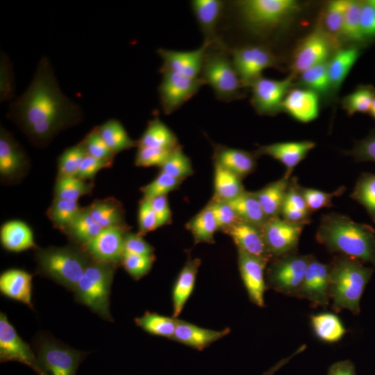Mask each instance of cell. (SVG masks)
Segmentation results:
<instances>
[{
	"label": "cell",
	"instance_id": "61",
	"mask_svg": "<svg viewBox=\"0 0 375 375\" xmlns=\"http://www.w3.org/2000/svg\"><path fill=\"white\" fill-rule=\"evenodd\" d=\"M149 199L156 216L158 227L167 224L172 216L167 197H158Z\"/></svg>",
	"mask_w": 375,
	"mask_h": 375
},
{
	"label": "cell",
	"instance_id": "47",
	"mask_svg": "<svg viewBox=\"0 0 375 375\" xmlns=\"http://www.w3.org/2000/svg\"><path fill=\"white\" fill-rule=\"evenodd\" d=\"M188 228L196 242H213L214 234L219 227L210 206L191 220L188 224Z\"/></svg>",
	"mask_w": 375,
	"mask_h": 375
},
{
	"label": "cell",
	"instance_id": "19",
	"mask_svg": "<svg viewBox=\"0 0 375 375\" xmlns=\"http://www.w3.org/2000/svg\"><path fill=\"white\" fill-rule=\"evenodd\" d=\"M329 265L312 258L297 297L308 300L315 307L329 302Z\"/></svg>",
	"mask_w": 375,
	"mask_h": 375
},
{
	"label": "cell",
	"instance_id": "43",
	"mask_svg": "<svg viewBox=\"0 0 375 375\" xmlns=\"http://www.w3.org/2000/svg\"><path fill=\"white\" fill-rule=\"evenodd\" d=\"M375 99V88L372 85H360L345 96L342 106L349 115L357 112L369 113Z\"/></svg>",
	"mask_w": 375,
	"mask_h": 375
},
{
	"label": "cell",
	"instance_id": "62",
	"mask_svg": "<svg viewBox=\"0 0 375 375\" xmlns=\"http://www.w3.org/2000/svg\"><path fill=\"white\" fill-rule=\"evenodd\" d=\"M328 375H356L353 365L349 361H342L333 365Z\"/></svg>",
	"mask_w": 375,
	"mask_h": 375
},
{
	"label": "cell",
	"instance_id": "53",
	"mask_svg": "<svg viewBox=\"0 0 375 375\" xmlns=\"http://www.w3.org/2000/svg\"><path fill=\"white\" fill-rule=\"evenodd\" d=\"M153 261L154 256H147L124 253L121 264L132 278L138 280L148 274Z\"/></svg>",
	"mask_w": 375,
	"mask_h": 375
},
{
	"label": "cell",
	"instance_id": "44",
	"mask_svg": "<svg viewBox=\"0 0 375 375\" xmlns=\"http://www.w3.org/2000/svg\"><path fill=\"white\" fill-rule=\"evenodd\" d=\"M90 182L76 176L57 177L54 187V198L76 201L92 191Z\"/></svg>",
	"mask_w": 375,
	"mask_h": 375
},
{
	"label": "cell",
	"instance_id": "22",
	"mask_svg": "<svg viewBox=\"0 0 375 375\" xmlns=\"http://www.w3.org/2000/svg\"><path fill=\"white\" fill-rule=\"evenodd\" d=\"M224 230L231 237L238 250L267 261L272 258L261 228L239 220Z\"/></svg>",
	"mask_w": 375,
	"mask_h": 375
},
{
	"label": "cell",
	"instance_id": "41",
	"mask_svg": "<svg viewBox=\"0 0 375 375\" xmlns=\"http://www.w3.org/2000/svg\"><path fill=\"white\" fill-rule=\"evenodd\" d=\"M135 324L145 332L172 340L177 324V318L156 312H145L135 319Z\"/></svg>",
	"mask_w": 375,
	"mask_h": 375
},
{
	"label": "cell",
	"instance_id": "7",
	"mask_svg": "<svg viewBox=\"0 0 375 375\" xmlns=\"http://www.w3.org/2000/svg\"><path fill=\"white\" fill-rule=\"evenodd\" d=\"M115 267L92 260L74 290L76 301L108 321L112 320L109 306Z\"/></svg>",
	"mask_w": 375,
	"mask_h": 375
},
{
	"label": "cell",
	"instance_id": "63",
	"mask_svg": "<svg viewBox=\"0 0 375 375\" xmlns=\"http://www.w3.org/2000/svg\"><path fill=\"white\" fill-rule=\"evenodd\" d=\"M306 345H302L294 353L291 354L287 358L281 359L272 367H271L269 369L265 371L262 375H274L278 370H279L281 367L286 365L296 355H298L303 352L306 349Z\"/></svg>",
	"mask_w": 375,
	"mask_h": 375
},
{
	"label": "cell",
	"instance_id": "9",
	"mask_svg": "<svg viewBox=\"0 0 375 375\" xmlns=\"http://www.w3.org/2000/svg\"><path fill=\"white\" fill-rule=\"evenodd\" d=\"M234 67L244 88L262 77L263 70L278 67L275 55L266 47L247 44L229 49Z\"/></svg>",
	"mask_w": 375,
	"mask_h": 375
},
{
	"label": "cell",
	"instance_id": "23",
	"mask_svg": "<svg viewBox=\"0 0 375 375\" xmlns=\"http://www.w3.org/2000/svg\"><path fill=\"white\" fill-rule=\"evenodd\" d=\"M190 4L203 35V41L210 44L219 41L217 30L225 10L226 2L222 0H192Z\"/></svg>",
	"mask_w": 375,
	"mask_h": 375
},
{
	"label": "cell",
	"instance_id": "40",
	"mask_svg": "<svg viewBox=\"0 0 375 375\" xmlns=\"http://www.w3.org/2000/svg\"><path fill=\"white\" fill-rule=\"evenodd\" d=\"M327 61L309 68L299 74L301 87L315 92L319 97L326 99L333 95L328 74Z\"/></svg>",
	"mask_w": 375,
	"mask_h": 375
},
{
	"label": "cell",
	"instance_id": "8",
	"mask_svg": "<svg viewBox=\"0 0 375 375\" xmlns=\"http://www.w3.org/2000/svg\"><path fill=\"white\" fill-rule=\"evenodd\" d=\"M34 351L41 375H76L80 364L90 353L45 335L36 339Z\"/></svg>",
	"mask_w": 375,
	"mask_h": 375
},
{
	"label": "cell",
	"instance_id": "54",
	"mask_svg": "<svg viewBox=\"0 0 375 375\" xmlns=\"http://www.w3.org/2000/svg\"><path fill=\"white\" fill-rule=\"evenodd\" d=\"M173 150L174 149H165L138 147L135 158V165L139 167L159 166L160 167Z\"/></svg>",
	"mask_w": 375,
	"mask_h": 375
},
{
	"label": "cell",
	"instance_id": "24",
	"mask_svg": "<svg viewBox=\"0 0 375 375\" xmlns=\"http://www.w3.org/2000/svg\"><path fill=\"white\" fill-rule=\"evenodd\" d=\"M315 145L310 140L276 142L260 147L256 152L280 161L286 167V174L290 176L294 168Z\"/></svg>",
	"mask_w": 375,
	"mask_h": 375
},
{
	"label": "cell",
	"instance_id": "35",
	"mask_svg": "<svg viewBox=\"0 0 375 375\" xmlns=\"http://www.w3.org/2000/svg\"><path fill=\"white\" fill-rule=\"evenodd\" d=\"M228 203L241 221L261 228L268 219L253 192L244 191Z\"/></svg>",
	"mask_w": 375,
	"mask_h": 375
},
{
	"label": "cell",
	"instance_id": "48",
	"mask_svg": "<svg viewBox=\"0 0 375 375\" xmlns=\"http://www.w3.org/2000/svg\"><path fill=\"white\" fill-rule=\"evenodd\" d=\"M87 156L81 142L64 150L58 159V176H76L81 164Z\"/></svg>",
	"mask_w": 375,
	"mask_h": 375
},
{
	"label": "cell",
	"instance_id": "38",
	"mask_svg": "<svg viewBox=\"0 0 375 375\" xmlns=\"http://www.w3.org/2000/svg\"><path fill=\"white\" fill-rule=\"evenodd\" d=\"M310 323L313 331L320 340L336 342L346 333V329L340 318L330 312L311 315Z\"/></svg>",
	"mask_w": 375,
	"mask_h": 375
},
{
	"label": "cell",
	"instance_id": "18",
	"mask_svg": "<svg viewBox=\"0 0 375 375\" xmlns=\"http://www.w3.org/2000/svg\"><path fill=\"white\" fill-rule=\"evenodd\" d=\"M268 261L238 250V267L250 301L255 305L265 306L266 290L265 269Z\"/></svg>",
	"mask_w": 375,
	"mask_h": 375
},
{
	"label": "cell",
	"instance_id": "36",
	"mask_svg": "<svg viewBox=\"0 0 375 375\" xmlns=\"http://www.w3.org/2000/svg\"><path fill=\"white\" fill-rule=\"evenodd\" d=\"M97 128L105 143L115 154L137 147V141L129 136L123 124L116 119H108Z\"/></svg>",
	"mask_w": 375,
	"mask_h": 375
},
{
	"label": "cell",
	"instance_id": "2",
	"mask_svg": "<svg viewBox=\"0 0 375 375\" xmlns=\"http://www.w3.org/2000/svg\"><path fill=\"white\" fill-rule=\"evenodd\" d=\"M316 239L331 252L375 265V229L369 224L331 212L321 219Z\"/></svg>",
	"mask_w": 375,
	"mask_h": 375
},
{
	"label": "cell",
	"instance_id": "1",
	"mask_svg": "<svg viewBox=\"0 0 375 375\" xmlns=\"http://www.w3.org/2000/svg\"><path fill=\"white\" fill-rule=\"evenodd\" d=\"M9 108L7 117L40 147L47 145L60 131L80 123L83 117L81 107L61 91L45 56L38 62L26 91Z\"/></svg>",
	"mask_w": 375,
	"mask_h": 375
},
{
	"label": "cell",
	"instance_id": "5",
	"mask_svg": "<svg viewBox=\"0 0 375 375\" xmlns=\"http://www.w3.org/2000/svg\"><path fill=\"white\" fill-rule=\"evenodd\" d=\"M199 77L212 88L219 101L230 102L244 96V88L233 64L229 49L220 40L208 49Z\"/></svg>",
	"mask_w": 375,
	"mask_h": 375
},
{
	"label": "cell",
	"instance_id": "25",
	"mask_svg": "<svg viewBox=\"0 0 375 375\" xmlns=\"http://www.w3.org/2000/svg\"><path fill=\"white\" fill-rule=\"evenodd\" d=\"M230 332L229 328L222 330L208 329L177 319L172 340L196 350L202 351L226 336Z\"/></svg>",
	"mask_w": 375,
	"mask_h": 375
},
{
	"label": "cell",
	"instance_id": "58",
	"mask_svg": "<svg viewBox=\"0 0 375 375\" xmlns=\"http://www.w3.org/2000/svg\"><path fill=\"white\" fill-rule=\"evenodd\" d=\"M349 155L358 162H375V129L372 130L366 138L356 142Z\"/></svg>",
	"mask_w": 375,
	"mask_h": 375
},
{
	"label": "cell",
	"instance_id": "12",
	"mask_svg": "<svg viewBox=\"0 0 375 375\" xmlns=\"http://www.w3.org/2000/svg\"><path fill=\"white\" fill-rule=\"evenodd\" d=\"M295 76L290 74L281 80L260 77L250 87L251 103L257 113L272 116L281 112L282 103L294 88Z\"/></svg>",
	"mask_w": 375,
	"mask_h": 375
},
{
	"label": "cell",
	"instance_id": "59",
	"mask_svg": "<svg viewBox=\"0 0 375 375\" xmlns=\"http://www.w3.org/2000/svg\"><path fill=\"white\" fill-rule=\"evenodd\" d=\"M124 253L151 256L153 248L145 241L142 235L126 232L124 237Z\"/></svg>",
	"mask_w": 375,
	"mask_h": 375
},
{
	"label": "cell",
	"instance_id": "31",
	"mask_svg": "<svg viewBox=\"0 0 375 375\" xmlns=\"http://www.w3.org/2000/svg\"><path fill=\"white\" fill-rule=\"evenodd\" d=\"M285 174L281 179L272 182L261 190L253 192L260 202L267 219L279 217L290 181Z\"/></svg>",
	"mask_w": 375,
	"mask_h": 375
},
{
	"label": "cell",
	"instance_id": "34",
	"mask_svg": "<svg viewBox=\"0 0 375 375\" xmlns=\"http://www.w3.org/2000/svg\"><path fill=\"white\" fill-rule=\"evenodd\" d=\"M86 208L94 220L103 228L125 226L123 208L114 198L95 200Z\"/></svg>",
	"mask_w": 375,
	"mask_h": 375
},
{
	"label": "cell",
	"instance_id": "45",
	"mask_svg": "<svg viewBox=\"0 0 375 375\" xmlns=\"http://www.w3.org/2000/svg\"><path fill=\"white\" fill-rule=\"evenodd\" d=\"M351 197L365 208L372 221L375 222V174H361Z\"/></svg>",
	"mask_w": 375,
	"mask_h": 375
},
{
	"label": "cell",
	"instance_id": "55",
	"mask_svg": "<svg viewBox=\"0 0 375 375\" xmlns=\"http://www.w3.org/2000/svg\"><path fill=\"white\" fill-rule=\"evenodd\" d=\"M360 26L366 42L375 38V0L362 1Z\"/></svg>",
	"mask_w": 375,
	"mask_h": 375
},
{
	"label": "cell",
	"instance_id": "29",
	"mask_svg": "<svg viewBox=\"0 0 375 375\" xmlns=\"http://www.w3.org/2000/svg\"><path fill=\"white\" fill-rule=\"evenodd\" d=\"M1 243L4 249L12 252H21L35 248L32 229L21 220L5 222L0 230Z\"/></svg>",
	"mask_w": 375,
	"mask_h": 375
},
{
	"label": "cell",
	"instance_id": "3",
	"mask_svg": "<svg viewBox=\"0 0 375 375\" xmlns=\"http://www.w3.org/2000/svg\"><path fill=\"white\" fill-rule=\"evenodd\" d=\"M360 261L347 256L336 258L329 265L328 294L332 308L339 312L347 309L357 315L365 288L373 273Z\"/></svg>",
	"mask_w": 375,
	"mask_h": 375
},
{
	"label": "cell",
	"instance_id": "21",
	"mask_svg": "<svg viewBox=\"0 0 375 375\" xmlns=\"http://www.w3.org/2000/svg\"><path fill=\"white\" fill-rule=\"evenodd\" d=\"M319 96L302 88H292L285 96L281 106L285 112L294 119L307 123L315 119L319 115Z\"/></svg>",
	"mask_w": 375,
	"mask_h": 375
},
{
	"label": "cell",
	"instance_id": "42",
	"mask_svg": "<svg viewBox=\"0 0 375 375\" xmlns=\"http://www.w3.org/2000/svg\"><path fill=\"white\" fill-rule=\"evenodd\" d=\"M362 1L349 0L342 31L341 41L360 46L366 42L361 30L360 12Z\"/></svg>",
	"mask_w": 375,
	"mask_h": 375
},
{
	"label": "cell",
	"instance_id": "16",
	"mask_svg": "<svg viewBox=\"0 0 375 375\" xmlns=\"http://www.w3.org/2000/svg\"><path fill=\"white\" fill-rule=\"evenodd\" d=\"M126 226L108 227L82 247L93 260L116 266L124 254Z\"/></svg>",
	"mask_w": 375,
	"mask_h": 375
},
{
	"label": "cell",
	"instance_id": "50",
	"mask_svg": "<svg viewBox=\"0 0 375 375\" xmlns=\"http://www.w3.org/2000/svg\"><path fill=\"white\" fill-rule=\"evenodd\" d=\"M300 190L310 212L323 208L332 206L333 199L340 196L344 191V187H340L332 192H326L317 189L306 188L301 186Z\"/></svg>",
	"mask_w": 375,
	"mask_h": 375
},
{
	"label": "cell",
	"instance_id": "30",
	"mask_svg": "<svg viewBox=\"0 0 375 375\" xmlns=\"http://www.w3.org/2000/svg\"><path fill=\"white\" fill-rule=\"evenodd\" d=\"M215 163L242 178L256 167L255 156L244 150L219 146L215 153Z\"/></svg>",
	"mask_w": 375,
	"mask_h": 375
},
{
	"label": "cell",
	"instance_id": "27",
	"mask_svg": "<svg viewBox=\"0 0 375 375\" xmlns=\"http://www.w3.org/2000/svg\"><path fill=\"white\" fill-rule=\"evenodd\" d=\"M360 46L349 45L335 50L327 61L333 94L337 93L360 54Z\"/></svg>",
	"mask_w": 375,
	"mask_h": 375
},
{
	"label": "cell",
	"instance_id": "6",
	"mask_svg": "<svg viewBox=\"0 0 375 375\" xmlns=\"http://www.w3.org/2000/svg\"><path fill=\"white\" fill-rule=\"evenodd\" d=\"M234 6L244 27L257 34L268 33L285 25L301 9L295 0H241Z\"/></svg>",
	"mask_w": 375,
	"mask_h": 375
},
{
	"label": "cell",
	"instance_id": "49",
	"mask_svg": "<svg viewBox=\"0 0 375 375\" xmlns=\"http://www.w3.org/2000/svg\"><path fill=\"white\" fill-rule=\"evenodd\" d=\"M161 172L181 181L192 174V167L190 158L178 146L160 167Z\"/></svg>",
	"mask_w": 375,
	"mask_h": 375
},
{
	"label": "cell",
	"instance_id": "39",
	"mask_svg": "<svg viewBox=\"0 0 375 375\" xmlns=\"http://www.w3.org/2000/svg\"><path fill=\"white\" fill-rule=\"evenodd\" d=\"M214 176L215 194L217 201L228 202L244 191L241 178L216 163Z\"/></svg>",
	"mask_w": 375,
	"mask_h": 375
},
{
	"label": "cell",
	"instance_id": "52",
	"mask_svg": "<svg viewBox=\"0 0 375 375\" xmlns=\"http://www.w3.org/2000/svg\"><path fill=\"white\" fill-rule=\"evenodd\" d=\"M181 181L168 175L160 173L149 183L141 188L144 198L153 199L167 194L175 190Z\"/></svg>",
	"mask_w": 375,
	"mask_h": 375
},
{
	"label": "cell",
	"instance_id": "46",
	"mask_svg": "<svg viewBox=\"0 0 375 375\" xmlns=\"http://www.w3.org/2000/svg\"><path fill=\"white\" fill-rule=\"evenodd\" d=\"M81 210L78 201L54 198L47 210V216L54 226L63 231Z\"/></svg>",
	"mask_w": 375,
	"mask_h": 375
},
{
	"label": "cell",
	"instance_id": "56",
	"mask_svg": "<svg viewBox=\"0 0 375 375\" xmlns=\"http://www.w3.org/2000/svg\"><path fill=\"white\" fill-rule=\"evenodd\" d=\"M209 206L219 228L226 229L240 220L235 210L228 202L216 200Z\"/></svg>",
	"mask_w": 375,
	"mask_h": 375
},
{
	"label": "cell",
	"instance_id": "15",
	"mask_svg": "<svg viewBox=\"0 0 375 375\" xmlns=\"http://www.w3.org/2000/svg\"><path fill=\"white\" fill-rule=\"evenodd\" d=\"M14 361L31 368L41 375L35 351L17 334L6 315L0 313V362Z\"/></svg>",
	"mask_w": 375,
	"mask_h": 375
},
{
	"label": "cell",
	"instance_id": "51",
	"mask_svg": "<svg viewBox=\"0 0 375 375\" xmlns=\"http://www.w3.org/2000/svg\"><path fill=\"white\" fill-rule=\"evenodd\" d=\"M81 142L87 155L95 158L113 162L115 154L105 143L97 126L93 128Z\"/></svg>",
	"mask_w": 375,
	"mask_h": 375
},
{
	"label": "cell",
	"instance_id": "32",
	"mask_svg": "<svg viewBox=\"0 0 375 375\" xmlns=\"http://www.w3.org/2000/svg\"><path fill=\"white\" fill-rule=\"evenodd\" d=\"M348 3L349 0L329 1L323 10L317 24L338 48Z\"/></svg>",
	"mask_w": 375,
	"mask_h": 375
},
{
	"label": "cell",
	"instance_id": "60",
	"mask_svg": "<svg viewBox=\"0 0 375 375\" xmlns=\"http://www.w3.org/2000/svg\"><path fill=\"white\" fill-rule=\"evenodd\" d=\"M112 163L113 162L95 158L87 155L81 164L76 177L85 181L91 180L99 171L110 167Z\"/></svg>",
	"mask_w": 375,
	"mask_h": 375
},
{
	"label": "cell",
	"instance_id": "10",
	"mask_svg": "<svg viewBox=\"0 0 375 375\" xmlns=\"http://www.w3.org/2000/svg\"><path fill=\"white\" fill-rule=\"evenodd\" d=\"M278 258L269 269L268 284L279 292L297 297L312 257L292 253Z\"/></svg>",
	"mask_w": 375,
	"mask_h": 375
},
{
	"label": "cell",
	"instance_id": "20",
	"mask_svg": "<svg viewBox=\"0 0 375 375\" xmlns=\"http://www.w3.org/2000/svg\"><path fill=\"white\" fill-rule=\"evenodd\" d=\"M28 158L23 148L12 135L1 126L0 175L8 181L17 179L28 166Z\"/></svg>",
	"mask_w": 375,
	"mask_h": 375
},
{
	"label": "cell",
	"instance_id": "11",
	"mask_svg": "<svg viewBox=\"0 0 375 375\" xmlns=\"http://www.w3.org/2000/svg\"><path fill=\"white\" fill-rule=\"evenodd\" d=\"M338 49L317 25L294 50L290 62L291 74L296 76L309 68L327 61Z\"/></svg>",
	"mask_w": 375,
	"mask_h": 375
},
{
	"label": "cell",
	"instance_id": "26",
	"mask_svg": "<svg viewBox=\"0 0 375 375\" xmlns=\"http://www.w3.org/2000/svg\"><path fill=\"white\" fill-rule=\"evenodd\" d=\"M32 279L33 276L23 269H8L0 276V291L6 297L32 308Z\"/></svg>",
	"mask_w": 375,
	"mask_h": 375
},
{
	"label": "cell",
	"instance_id": "37",
	"mask_svg": "<svg viewBox=\"0 0 375 375\" xmlns=\"http://www.w3.org/2000/svg\"><path fill=\"white\" fill-rule=\"evenodd\" d=\"M102 229L103 228L94 220L85 207L81 208L63 232L82 247L94 238Z\"/></svg>",
	"mask_w": 375,
	"mask_h": 375
},
{
	"label": "cell",
	"instance_id": "17",
	"mask_svg": "<svg viewBox=\"0 0 375 375\" xmlns=\"http://www.w3.org/2000/svg\"><path fill=\"white\" fill-rule=\"evenodd\" d=\"M212 44L204 42L199 48L190 51L158 49L162 60L159 72H168L178 75L199 78L206 51Z\"/></svg>",
	"mask_w": 375,
	"mask_h": 375
},
{
	"label": "cell",
	"instance_id": "14",
	"mask_svg": "<svg viewBox=\"0 0 375 375\" xmlns=\"http://www.w3.org/2000/svg\"><path fill=\"white\" fill-rule=\"evenodd\" d=\"M306 224L290 222L279 217L268 219L261 230L272 257L292 253Z\"/></svg>",
	"mask_w": 375,
	"mask_h": 375
},
{
	"label": "cell",
	"instance_id": "13",
	"mask_svg": "<svg viewBox=\"0 0 375 375\" xmlns=\"http://www.w3.org/2000/svg\"><path fill=\"white\" fill-rule=\"evenodd\" d=\"M158 86L159 101L163 112L170 115L194 97L205 85L200 77L190 78L164 72Z\"/></svg>",
	"mask_w": 375,
	"mask_h": 375
},
{
	"label": "cell",
	"instance_id": "33",
	"mask_svg": "<svg viewBox=\"0 0 375 375\" xmlns=\"http://www.w3.org/2000/svg\"><path fill=\"white\" fill-rule=\"evenodd\" d=\"M178 145L174 133L158 117L149 121L138 140L137 147L172 149Z\"/></svg>",
	"mask_w": 375,
	"mask_h": 375
},
{
	"label": "cell",
	"instance_id": "57",
	"mask_svg": "<svg viewBox=\"0 0 375 375\" xmlns=\"http://www.w3.org/2000/svg\"><path fill=\"white\" fill-rule=\"evenodd\" d=\"M139 233L145 234L159 228L156 216L149 199L143 198L138 209Z\"/></svg>",
	"mask_w": 375,
	"mask_h": 375
},
{
	"label": "cell",
	"instance_id": "64",
	"mask_svg": "<svg viewBox=\"0 0 375 375\" xmlns=\"http://www.w3.org/2000/svg\"><path fill=\"white\" fill-rule=\"evenodd\" d=\"M374 119H375V99L372 102L371 108L368 113Z\"/></svg>",
	"mask_w": 375,
	"mask_h": 375
},
{
	"label": "cell",
	"instance_id": "4",
	"mask_svg": "<svg viewBox=\"0 0 375 375\" xmlns=\"http://www.w3.org/2000/svg\"><path fill=\"white\" fill-rule=\"evenodd\" d=\"M35 260L40 274L74 290L92 261L81 247H49L37 249Z\"/></svg>",
	"mask_w": 375,
	"mask_h": 375
},
{
	"label": "cell",
	"instance_id": "28",
	"mask_svg": "<svg viewBox=\"0 0 375 375\" xmlns=\"http://www.w3.org/2000/svg\"><path fill=\"white\" fill-rule=\"evenodd\" d=\"M200 260H189L181 270L172 289V317L177 318L193 292Z\"/></svg>",
	"mask_w": 375,
	"mask_h": 375
}]
</instances>
